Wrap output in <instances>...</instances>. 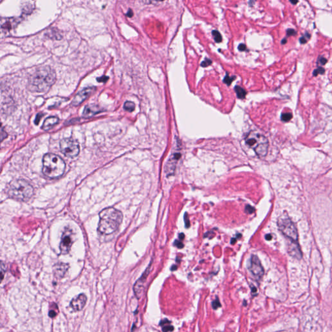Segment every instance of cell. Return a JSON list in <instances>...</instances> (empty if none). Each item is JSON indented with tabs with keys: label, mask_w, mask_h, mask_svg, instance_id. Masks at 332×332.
Returning a JSON list of instances; mask_svg holds the SVG:
<instances>
[{
	"label": "cell",
	"mask_w": 332,
	"mask_h": 332,
	"mask_svg": "<svg viewBox=\"0 0 332 332\" xmlns=\"http://www.w3.org/2000/svg\"><path fill=\"white\" fill-rule=\"evenodd\" d=\"M326 62H327V59L325 58L324 57H320L319 58V60H318V64H320V66H323V65H325Z\"/></svg>",
	"instance_id": "28"
},
{
	"label": "cell",
	"mask_w": 332,
	"mask_h": 332,
	"mask_svg": "<svg viewBox=\"0 0 332 332\" xmlns=\"http://www.w3.org/2000/svg\"><path fill=\"white\" fill-rule=\"evenodd\" d=\"M265 239L268 240V241H270V240H271L272 239V236L270 235V234H267L265 236Z\"/></svg>",
	"instance_id": "37"
},
{
	"label": "cell",
	"mask_w": 332,
	"mask_h": 332,
	"mask_svg": "<svg viewBox=\"0 0 332 332\" xmlns=\"http://www.w3.org/2000/svg\"><path fill=\"white\" fill-rule=\"evenodd\" d=\"M297 32L294 29H288L287 30V36H294L296 35Z\"/></svg>",
	"instance_id": "32"
},
{
	"label": "cell",
	"mask_w": 332,
	"mask_h": 332,
	"mask_svg": "<svg viewBox=\"0 0 332 332\" xmlns=\"http://www.w3.org/2000/svg\"><path fill=\"white\" fill-rule=\"evenodd\" d=\"M95 91H96V87H88L79 91L74 97L73 101H72V105L76 107V106L80 105L86 99L88 98Z\"/></svg>",
	"instance_id": "12"
},
{
	"label": "cell",
	"mask_w": 332,
	"mask_h": 332,
	"mask_svg": "<svg viewBox=\"0 0 332 332\" xmlns=\"http://www.w3.org/2000/svg\"><path fill=\"white\" fill-rule=\"evenodd\" d=\"M221 303L219 302V301L218 299H217H217H216V300H214L213 302H212V308H213L214 309H217V308H220V307H221Z\"/></svg>",
	"instance_id": "27"
},
{
	"label": "cell",
	"mask_w": 332,
	"mask_h": 332,
	"mask_svg": "<svg viewBox=\"0 0 332 332\" xmlns=\"http://www.w3.org/2000/svg\"><path fill=\"white\" fill-rule=\"evenodd\" d=\"M236 79V77L235 76H233V77H230L229 76V74L227 73V75L225 77L224 79H223V82H224L226 85H227L228 86H230L231 82L234 81V80Z\"/></svg>",
	"instance_id": "22"
},
{
	"label": "cell",
	"mask_w": 332,
	"mask_h": 332,
	"mask_svg": "<svg viewBox=\"0 0 332 332\" xmlns=\"http://www.w3.org/2000/svg\"><path fill=\"white\" fill-rule=\"evenodd\" d=\"M212 35H213L215 41H216L217 43L221 42H222V37H221V33H220L218 30H213L212 31Z\"/></svg>",
	"instance_id": "20"
},
{
	"label": "cell",
	"mask_w": 332,
	"mask_h": 332,
	"mask_svg": "<svg viewBox=\"0 0 332 332\" xmlns=\"http://www.w3.org/2000/svg\"><path fill=\"white\" fill-rule=\"evenodd\" d=\"M245 143L254 150L259 157H265L267 154L269 141L263 135L256 131H250L245 137Z\"/></svg>",
	"instance_id": "5"
},
{
	"label": "cell",
	"mask_w": 332,
	"mask_h": 332,
	"mask_svg": "<svg viewBox=\"0 0 332 332\" xmlns=\"http://www.w3.org/2000/svg\"><path fill=\"white\" fill-rule=\"evenodd\" d=\"M34 193L33 186L23 179L12 180L7 187V193L12 199L19 201L29 200Z\"/></svg>",
	"instance_id": "3"
},
{
	"label": "cell",
	"mask_w": 332,
	"mask_h": 332,
	"mask_svg": "<svg viewBox=\"0 0 332 332\" xmlns=\"http://www.w3.org/2000/svg\"><path fill=\"white\" fill-rule=\"evenodd\" d=\"M102 110L98 105L95 104H90L86 106L83 112V116L86 118H90L97 114L101 112Z\"/></svg>",
	"instance_id": "14"
},
{
	"label": "cell",
	"mask_w": 332,
	"mask_h": 332,
	"mask_svg": "<svg viewBox=\"0 0 332 332\" xmlns=\"http://www.w3.org/2000/svg\"><path fill=\"white\" fill-rule=\"evenodd\" d=\"M135 104L132 101H126L124 104V109L129 112H132L135 109Z\"/></svg>",
	"instance_id": "19"
},
{
	"label": "cell",
	"mask_w": 332,
	"mask_h": 332,
	"mask_svg": "<svg viewBox=\"0 0 332 332\" xmlns=\"http://www.w3.org/2000/svg\"><path fill=\"white\" fill-rule=\"evenodd\" d=\"M289 252L290 255L294 256L295 258H297L298 259H300L302 258V254H301L299 247H298V245H296L295 243L291 244V246L289 247Z\"/></svg>",
	"instance_id": "17"
},
{
	"label": "cell",
	"mask_w": 332,
	"mask_h": 332,
	"mask_svg": "<svg viewBox=\"0 0 332 332\" xmlns=\"http://www.w3.org/2000/svg\"><path fill=\"white\" fill-rule=\"evenodd\" d=\"M325 72V69H324L322 67H319V68H317L316 69H315V71H313V75L315 76H317V75H319V74H324Z\"/></svg>",
	"instance_id": "25"
},
{
	"label": "cell",
	"mask_w": 332,
	"mask_h": 332,
	"mask_svg": "<svg viewBox=\"0 0 332 332\" xmlns=\"http://www.w3.org/2000/svg\"><path fill=\"white\" fill-rule=\"evenodd\" d=\"M211 63H212V61H211L210 59H209V58H205L204 60L202 61L200 66H201L202 67H204V68H206V67H208L210 64H211Z\"/></svg>",
	"instance_id": "26"
},
{
	"label": "cell",
	"mask_w": 332,
	"mask_h": 332,
	"mask_svg": "<svg viewBox=\"0 0 332 332\" xmlns=\"http://www.w3.org/2000/svg\"><path fill=\"white\" fill-rule=\"evenodd\" d=\"M175 246H177L178 248H180V249H182V248L184 247V245L183 243L181 241H176L175 243Z\"/></svg>",
	"instance_id": "33"
},
{
	"label": "cell",
	"mask_w": 332,
	"mask_h": 332,
	"mask_svg": "<svg viewBox=\"0 0 332 332\" xmlns=\"http://www.w3.org/2000/svg\"><path fill=\"white\" fill-rule=\"evenodd\" d=\"M311 35L309 34L308 33H306L304 35H303L302 37L300 38V42L301 44H305L308 42L309 38H310Z\"/></svg>",
	"instance_id": "23"
},
{
	"label": "cell",
	"mask_w": 332,
	"mask_h": 332,
	"mask_svg": "<svg viewBox=\"0 0 332 332\" xmlns=\"http://www.w3.org/2000/svg\"><path fill=\"white\" fill-rule=\"evenodd\" d=\"M59 122V119L57 117L55 116H51L47 118L45 121H44L43 125H42V129L44 130H49L53 127H55L56 125Z\"/></svg>",
	"instance_id": "16"
},
{
	"label": "cell",
	"mask_w": 332,
	"mask_h": 332,
	"mask_svg": "<svg viewBox=\"0 0 332 332\" xmlns=\"http://www.w3.org/2000/svg\"><path fill=\"white\" fill-rule=\"evenodd\" d=\"M236 93L237 94V97L239 99H245L247 95V91L243 88L239 86H236L234 88Z\"/></svg>",
	"instance_id": "18"
},
{
	"label": "cell",
	"mask_w": 332,
	"mask_h": 332,
	"mask_svg": "<svg viewBox=\"0 0 332 332\" xmlns=\"http://www.w3.org/2000/svg\"><path fill=\"white\" fill-rule=\"evenodd\" d=\"M87 301V297L85 294H80L74 297L70 302V307L74 311H80L84 308Z\"/></svg>",
	"instance_id": "13"
},
{
	"label": "cell",
	"mask_w": 332,
	"mask_h": 332,
	"mask_svg": "<svg viewBox=\"0 0 332 332\" xmlns=\"http://www.w3.org/2000/svg\"><path fill=\"white\" fill-rule=\"evenodd\" d=\"M181 158V153L180 151H175L172 153L169 159L167 161L165 167V172L167 177H170L175 174L176 167L178 160Z\"/></svg>",
	"instance_id": "10"
},
{
	"label": "cell",
	"mask_w": 332,
	"mask_h": 332,
	"mask_svg": "<svg viewBox=\"0 0 332 332\" xmlns=\"http://www.w3.org/2000/svg\"><path fill=\"white\" fill-rule=\"evenodd\" d=\"M170 324V323H169ZM169 324H167L162 326V331L164 332H168V331H172L174 330V328L172 326L169 325Z\"/></svg>",
	"instance_id": "24"
},
{
	"label": "cell",
	"mask_w": 332,
	"mask_h": 332,
	"mask_svg": "<svg viewBox=\"0 0 332 332\" xmlns=\"http://www.w3.org/2000/svg\"><path fill=\"white\" fill-rule=\"evenodd\" d=\"M56 81V73L49 66L38 68L29 79L28 86L30 91L44 93L48 91Z\"/></svg>",
	"instance_id": "1"
},
{
	"label": "cell",
	"mask_w": 332,
	"mask_h": 332,
	"mask_svg": "<svg viewBox=\"0 0 332 332\" xmlns=\"http://www.w3.org/2000/svg\"><path fill=\"white\" fill-rule=\"evenodd\" d=\"M127 15V16H129V17H132V16H133V12H132V10H131V9H129V11H128Z\"/></svg>",
	"instance_id": "36"
},
{
	"label": "cell",
	"mask_w": 332,
	"mask_h": 332,
	"mask_svg": "<svg viewBox=\"0 0 332 332\" xmlns=\"http://www.w3.org/2000/svg\"><path fill=\"white\" fill-rule=\"evenodd\" d=\"M291 3H292V4H295H295L297 3L298 1H291Z\"/></svg>",
	"instance_id": "40"
},
{
	"label": "cell",
	"mask_w": 332,
	"mask_h": 332,
	"mask_svg": "<svg viewBox=\"0 0 332 332\" xmlns=\"http://www.w3.org/2000/svg\"><path fill=\"white\" fill-rule=\"evenodd\" d=\"M245 210H246L247 212H248L249 213H252L254 211V208H252V206H247L246 208H245Z\"/></svg>",
	"instance_id": "30"
},
{
	"label": "cell",
	"mask_w": 332,
	"mask_h": 332,
	"mask_svg": "<svg viewBox=\"0 0 332 332\" xmlns=\"http://www.w3.org/2000/svg\"><path fill=\"white\" fill-rule=\"evenodd\" d=\"M66 164L59 156L47 154L43 158V173L47 177L58 178L64 173Z\"/></svg>",
	"instance_id": "4"
},
{
	"label": "cell",
	"mask_w": 332,
	"mask_h": 332,
	"mask_svg": "<svg viewBox=\"0 0 332 332\" xmlns=\"http://www.w3.org/2000/svg\"><path fill=\"white\" fill-rule=\"evenodd\" d=\"M150 266H151V263L149 264V267H148L147 268V269L145 270L143 274H142L141 277L138 279L137 281H136V282L135 283L134 286V294L136 295V297H137L138 298H139L141 297V296L142 295V292H143V291L144 284H145V282L146 281L147 278L148 277V275H149V272H150Z\"/></svg>",
	"instance_id": "11"
},
{
	"label": "cell",
	"mask_w": 332,
	"mask_h": 332,
	"mask_svg": "<svg viewBox=\"0 0 332 332\" xmlns=\"http://www.w3.org/2000/svg\"><path fill=\"white\" fill-rule=\"evenodd\" d=\"M68 265L66 263H57L53 267V272L55 277L62 278L68 269Z\"/></svg>",
	"instance_id": "15"
},
{
	"label": "cell",
	"mask_w": 332,
	"mask_h": 332,
	"mask_svg": "<svg viewBox=\"0 0 332 332\" xmlns=\"http://www.w3.org/2000/svg\"><path fill=\"white\" fill-rule=\"evenodd\" d=\"M109 79V77L107 76H102L101 77H99L97 79V80L99 82H105Z\"/></svg>",
	"instance_id": "29"
},
{
	"label": "cell",
	"mask_w": 332,
	"mask_h": 332,
	"mask_svg": "<svg viewBox=\"0 0 332 332\" xmlns=\"http://www.w3.org/2000/svg\"><path fill=\"white\" fill-rule=\"evenodd\" d=\"M184 221H185L186 228H188V227H189V225H190V223H189L188 216H187V213H186V216H185V217H184Z\"/></svg>",
	"instance_id": "34"
},
{
	"label": "cell",
	"mask_w": 332,
	"mask_h": 332,
	"mask_svg": "<svg viewBox=\"0 0 332 332\" xmlns=\"http://www.w3.org/2000/svg\"><path fill=\"white\" fill-rule=\"evenodd\" d=\"M278 226L280 230L292 241H298V232L294 223L287 217H281L278 221Z\"/></svg>",
	"instance_id": "6"
},
{
	"label": "cell",
	"mask_w": 332,
	"mask_h": 332,
	"mask_svg": "<svg viewBox=\"0 0 332 332\" xmlns=\"http://www.w3.org/2000/svg\"><path fill=\"white\" fill-rule=\"evenodd\" d=\"M236 239H234V238H233L231 240V243L232 244V245L235 244V243H236Z\"/></svg>",
	"instance_id": "39"
},
{
	"label": "cell",
	"mask_w": 332,
	"mask_h": 332,
	"mask_svg": "<svg viewBox=\"0 0 332 332\" xmlns=\"http://www.w3.org/2000/svg\"><path fill=\"white\" fill-rule=\"evenodd\" d=\"M249 269L254 277L258 280H260L263 277L264 269L258 256L254 255L252 256Z\"/></svg>",
	"instance_id": "8"
},
{
	"label": "cell",
	"mask_w": 332,
	"mask_h": 332,
	"mask_svg": "<svg viewBox=\"0 0 332 332\" xmlns=\"http://www.w3.org/2000/svg\"><path fill=\"white\" fill-rule=\"evenodd\" d=\"M184 236H185L184 234H182V233H181V234H180V235H179V238H180L181 240H182L184 238Z\"/></svg>",
	"instance_id": "38"
},
{
	"label": "cell",
	"mask_w": 332,
	"mask_h": 332,
	"mask_svg": "<svg viewBox=\"0 0 332 332\" xmlns=\"http://www.w3.org/2000/svg\"><path fill=\"white\" fill-rule=\"evenodd\" d=\"M123 220L121 211L114 208H107L99 213L98 230L105 235H109L118 230Z\"/></svg>",
	"instance_id": "2"
},
{
	"label": "cell",
	"mask_w": 332,
	"mask_h": 332,
	"mask_svg": "<svg viewBox=\"0 0 332 332\" xmlns=\"http://www.w3.org/2000/svg\"><path fill=\"white\" fill-rule=\"evenodd\" d=\"M292 118V115L291 113L287 112V113H283L281 116V121L284 122H288Z\"/></svg>",
	"instance_id": "21"
},
{
	"label": "cell",
	"mask_w": 332,
	"mask_h": 332,
	"mask_svg": "<svg viewBox=\"0 0 332 332\" xmlns=\"http://www.w3.org/2000/svg\"><path fill=\"white\" fill-rule=\"evenodd\" d=\"M72 244H73V234H72L71 230L67 228L64 231L62 238H61V242L60 244L61 254H68L70 250Z\"/></svg>",
	"instance_id": "9"
},
{
	"label": "cell",
	"mask_w": 332,
	"mask_h": 332,
	"mask_svg": "<svg viewBox=\"0 0 332 332\" xmlns=\"http://www.w3.org/2000/svg\"><path fill=\"white\" fill-rule=\"evenodd\" d=\"M60 149L66 157H76L79 155L80 148L79 143L72 138H64L60 142Z\"/></svg>",
	"instance_id": "7"
},
{
	"label": "cell",
	"mask_w": 332,
	"mask_h": 332,
	"mask_svg": "<svg viewBox=\"0 0 332 332\" xmlns=\"http://www.w3.org/2000/svg\"><path fill=\"white\" fill-rule=\"evenodd\" d=\"M247 49V47L245 46V44H240L239 46H238V49L240 51H244L246 50Z\"/></svg>",
	"instance_id": "31"
},
{
	"label": "cell",
	"mask_w": 332,
	"mask_h": 332,
	"mask_svg": "<svg viewBox=\"0 0 332 332\" xmlns=\"http://www.w3.org/2000/svg\"><path fill=\"white\" fill-rule=\"evenodd\" d=\"M56 315H57V313L53 310H50L49 311V316L51 317V318H54Z\"/></svg>",
	"instance_id": "35"
}]
</instances>
